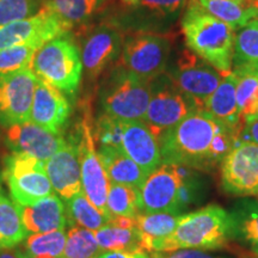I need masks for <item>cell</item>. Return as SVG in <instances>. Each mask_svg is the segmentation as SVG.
I'll use <instances>...</instances> for the list:
<instances>
[{"instance_id":"6da1fadb","label":"cell","mask_w":258,"mask_h":258,"mask_svg":"<svg viewBox=\"0 0 258 258\" xmlns=\"http://www.w3.org/2000/svg\"><path fill=\"white\" fill-rule=\"evenodd\" d=\"M239 135L212 117L196 110L159 139L161 163L188 169L211 170L224 160Z\"/></svg>"},{"instance_id":"7a4b0ae2","label":"cell","mask_w":258,"mask_h":258,"mask_svg":"<svg viewBox=\"0 0 258 258\" xmlns=\"http://www.w3.org/2000/svg\"><path fill=\"white\" fill-rule=\"evenodd\" d=\"M186 46L222 77L232 72L235 29L208 14L198 0L189 3L182 21Z\"/></svg>"},{"instance_id":"3957f363","label":"cell","mask_w":258,"mask_h":258,"mask_svg":"<svg viewBox=\"0 0 258 258\" xmlns=\"http://www.w3.org/2000/svg\"><path fill=\"white\" fill-rule=\"evenodd\" d=\"M233 238L230 213L217 205L182 215L170 237L156 244L152 252L178 249L211 250L224 246Z\"/></svg>"},{"instance_id":"277c9868","label":"cell","mask_w":258,"mask_h":258,"mask_svg":"<svg viewBox=\"0 0 258 258\" xmlns=\"http://www.w3.org/2000/svg\"><path fill=\"white\" fill-rule=\"evenodd\" d=\"M186 169L175 164H160L141 186L140 212L179 214L191 202L195 192Z\"/></svg>"},{"instance_id":"5b68a950","label":"cell","mask_w":258,"mask_h":258,"mask_svg":"<svg viewBox=\"0 0 258 258\" xmlns=\"http://www.w3.org/2000/svg\"><path fill=\"white\" fill-rule=\"evenodd\" d=\"M151 83L116 67L101 92L104 115L122 122L143 121L151 98Z\"/></svg>"},{"instance_id":"8992f818","label":"cell","mask_w":258,"mask_h":258,"mask_svg":"<svg viewBox=\"0 0 258 258\" xmlns=\"http://www.w3.org/2000/svg\"><path fill=\"white\" fill-rule=\"evenodd\" d=\"M31 70L37 78L73 96L79 88L83 61L78 47L66 36L43 44L35 54Z\"/></svg>"},{"instance_id":"52a82bcc","label":"cell","mask_w":258,"mask_h":258,"mask_svg":"<svg viewBox=\"0 0 258 258\" xmlns=\"http://www.w3.org/2000/svg\"><path fill=\"white\" fill-rule=\"evenodd\" d=\"M198 109L164 72L151 83V98L143 122L159 141L171 128Z\"/></svg>"},{"instance_id":"ba28073f","label":"cell","mask_w":258,"mask_h":258,"mask_svg":"<svg viewBox=\"0 0 258 258\" xmlns=\"http://www.w3.org/2000/svg\"><path fill=\"white\" fill-rule=\"evenodd\" d=\"M3 179L17 206L34 205L54 190L44 163L30 154L12 153L6 157Z\"/></svg>"},{"instance_id":"9c48e42d","label":"cell","mask_w":258,"mask_h":258,"mask_svg":"<svg viewBox=\"0 0 258 258\" xmlns=\"http://www.w3.org/2000/svg\"><path fill=\"white\" fill-rule=\"evenodd\" d=\"M169 56L170 42L166 37L141 32L125 40L117 66L152 82L165 72Z\"/></svg>"},{"instance_id":"30bf717a","label":"cell","mask_w":258,"mask_h":258,"mask_svg":"<svg viewBox=\"0 0 258 258\" xmlns=\"http://www.w3.org/2000/svg\"><path fill=\"white\" fill-rule=\"evenodd\" d=\"M71 27L57 15L51 3L46 2L31 17L0 25V50L30 42L46 44L66 36Z\"/></svg>"},{"instance_id":"8fae6325","label":"cell","mask_w":258,"mask_h":258,"mask_svg":"<svg viewBox=\"0 0 258 258\" xmlns=\"http://www.w3.org/2000/svg\"><path fill=\"white\" fill-rule=\"evenodd\" d=\"M169 77L179 91L198 110H203L207 99L221 83L222 76L192 51L185 50Z\"/></svg>"},{"instance_id":"7c38bea8","label":"cell","mask_w":258,"mask_h":258,"mask_svg":"<svg viewBox=\"0 0 258 258\" xmlns=\"http://www.w3.org/2000/svg\"><path fill=\"white\" fill-rule=\"evenodd\" d=\"M222 188L231 195H258V145L239 141L221 161Z\"/></svg>"},{"instance_id":"4fadbf2b","label":"cell","mask_w":258,"mask_h":258,"mask_svg":"<svg viewBox=\"0 0 258 258\" xmlns=\"http://www.w3.org/2000/svg\"><path fill=\"white\" fill-rule=\"evenodd\" d=\"M37 77L31 69L0 74V124L9 128L30 120Z\"/></svg>"},{"instance_id":"5bb4252c","label":"cell","mask_w":258,"mask_h":258,"mask_svg":"<svg viewBox=\"0 0 258 258\" xmlns=\"http://www.w3.org/2000/svg\"><path fill=\"white\" fill-rule=\"evenodd\" d=\"M78 145L83 191L95 207L108 215L106 200H108L110 180L106 176L104 167L97 154L95 137L88 120L82 123Z\"/></svg>"},{"instance_id":"9a60e30c","label":"cell","mask_w":258,"mask_h":258,"mask_svg":"<svg viewBox=\"0 0 258 258\" xmlns=\"http://www.w3.org/2000/svg\"><path fill=\"white\" fill-rule=\"evenodd\" d=\"M51 186L61 199L69 200L83 191L78 139L64 140L62 146L46 163Z\"/></svg>"},{"instance_id":"2e32d148","label":"cell","mask_w":258,"mask_h":258,"mask_svg":"<svg viewBox=\"0 0 258 258\" xmlns=\"http://www.w3.org/2000/svg\"><path fill=\"white\" fill-rule=\"evenodd\" d=\"M6 145L14 153H25L46 161L62 146L64 139L30 120L6 128Z\"/></svg>"},{"instance_id":"e0dca14e","label":"cell","mask_w":258,"mask_h":258,"mask_svg":"<svg viewBox=\"0 0 258 258\" xmlns=\"http://www.w3.org/2000/svg\"><path fill=\"white\" fill-rule=\"evenodd\" d=\"M71 115V105L62 92L37 78L30 121L54 134L62 133Z\"/></svg>"},{"instance_id":"ac0fdd59","label":"cell","mask_w":258,"mask_h":258,"mask_svg":"<svg viewBox=\"0 0 258 258\" xmlns=\"http://www.w3.org/2000/svg\"><path fill=\"white\" fill-rule=\"evenodd\" d=\"M122 37L116 28H97L84 43L82 61L89 78L95 79L120 55Z\"/></svg>"},{"instance_id":"d6986e66","label":"cell","mask_w":258,"mask_h":258,"mask_svg":"<svg viewBox=\"0 0 258 258\" xmlns=\"http://www.w3.org/2000/svg\"><path fill=\"white\" fill-rule=\"evenodd\" d=\"M122 150L148 176L161 164L159 143L143 121L123 122Z\"/></svg>"},{"instance_id":"ffe728a7","label":"cell","mask_w":258,"mask_h":258,"mask_svg":"<svg viewBox=\"0 0 258 258\" xmlns=\"http://www.w3.org/2000/svg\"><path fill=\"white\" fill-rule=\"evenodd\" d=\"M22 222L29 234L46 233L63 230L67 224V213L60 196L55 194L41 199L34 205L18 206Z\"/></svg>"},{"instance_id":"44dd1931","label":"cell","mask_w":258,"mask_h":258,"mask_svg":"<svg viewBox=\"0 0 258 258\" xmlns=\"http://www.w3.org/2000/svg\"><path fill=\"white\" fill-rule=\"evenodd\" d=\"M238 80L233 72L222 77L221 83L207 99L203 110L240 137L241 116L237 101Z\"/></svg>"},{"instance_id":"7402d4cb","label":"cell","mask_w":258,"mask_h":258,"mask_svg":"<svg viewBox=\"0 0 258 258\" xmlns=\"http://www.w3.org/2000/svg\"><path fill=\"white\" fill-rule=\"evenodd\" d=\"M97 154L110 183L141 189L148 175L123 152L122 148L99 146Z\"/></svg>"},{"instance_id":"603a6c76","label":"cell","mask_w":258,"mask_h":258,"mask_svg":"<svg viewBox=\"0 0 258 258\" xmlns=\"http://www.w3.org/2000/svg\"><path fill=\"white\" fill-rule=\"evenodd\" d=\"M182 215L173 213H140L135 217L141 235V249L152 252L156 244L175 232Z\"/></svg>"},{"instance_id":"cb8c5ba5","label":"cell","mask_w":258,"mask_h":258,"mask_svg":"<svg viewBox=\"0 0 258 258\" xmlns=\"http://www.w3.org/2000/svg\"><path fill=\"white\" fill-rule=\"evenodd\" d=\"M208 14L230 24L234 29L243 28L258 18L257 0H198Z\"/></svg>"},{"instance_id":"d4e9b609","label":"cell","mask_w":258,"mask_h":258,"mask_svg":"<svg viewBox=\"0 0 258 258\" xmlns=\"http://www.w3.org/2000/svg\"><path fill=\"white\" fill-rule=\"evenodd\" d=\"M232 69L235 76L258 72V18L240 28L235 35Z\"/></svg>"},{"instance_id":"484cf974","label":"cell","mask_w":258,"mask_h":258,"mask_svg":"<svg viewBox=\"0 0 258 258\" xmlns=\"http://www.w3.org/2000/svg\"><path fill=\"white\" fill-rule=\"evenodd\" d=\"M233 238L249 244L258 253V200L244 199L230 212Z\"/></svg>"},{"instance_id":"4316f807","label":"cell","mask_w":258,"mask_h":258,"mask_svg":"<svg viewBox=\"0 0 258 258\" xmlns=\"http://www.w3.org/2000/svg\"><path fill=\"white\" fill-rule=\"evenodd\" d=\"M66 238L63 230L35 233L28 235L15 249L21 258H60Z\"/></svg>"},{"instance_id":"83f0119b","label":"cell","mask_w":258,"mask_h":258,"mask_svg":"<svg viewBox=\"0 0 258 258\" xmlns=\"http://www.w3.org/2000/svg\"><path fill=\"white\" fill-rule=\"evenodd\" d=\"M28 235L18 206L0 189V247L17 246Z\"/></svg>"},{"instance_id":"f1b7e54d","label":"cell","mask_w":258,"mask_h":258,"mask_svg":"<svg viewBox=\"0 0 258 258\" xmlns=\"http://www.w3.org/2000/svg\"><path fill=\"white\" fill-rule=\"evenodd\" d=\"M67 222L96 232L109 224V217L95 207L84 191L67 200Z\"/></svg>"},{"instance_id":"f546056e","label":"cell","mask_w":258,"mask_h":258,"mask_svg":"<svg viewBox=\"0 0 258 258\" xmlns=\"http://www.w3.org/2000/svg\"><path fill=\"white\" fill-rule=\"evenodd\" d=\"M99 249L104 251H144L141 249V235L137 227L121 228L106 225L95 232Z\"/></svg>"},{"instance_id":"4dcf8cb0","label":"cell","mask_w":258,"mask_h":258,"mask_svg":"<svg viewBox=\"0 0 258 258\" xmlns=\"http://www.w3.org/2000/svg\"><path fill=\"white\" fill-rule=\"evenodd\" d=\"M140 190L133 186L110 183L106 200L108 217L134 218L140 214Z\"/></svg>"},{"instance_id":"1f68e13d","label":"cell","mask_w":258,"mask_h":258,"mask_svg":"<svg viewBox=\"0 0 258 258\" xmlns=\"http://www.w3.org/2000/svg\"><path fill=\"white\" fill-rule=\"evenodd\" d=\"M101 253L95 232L73 226L67 232L66 244L60 258H97Z\"/></svg>"},{"instance_id":"d6a6232c","label":"cell","mask_w":258,"mask_h":258,"mask_svg":"<svg viewBox=\"0 0 258 258\" xmlns=\"http://www.w3.org/2000/svg\"><path fill=\"white\" fill-rule=\"evenodd\" d=\"M238 77L237 101L241 118L245 122L258 118V72Z\"/></svg>"},{"instance_id":"836d02e7","label":"cell","mask_w":258,"mask_h":258,"mask_svg":"<svg viewBox=\"0 0 258 258\" xmlns=\"http://www.w3.org/2000/svg\"><path fill=\"white\" fill-rule=\"evenodd\" d=\"M42 46L38 42H30L0 50V74L31 69L35 54Z\"/></svg>"},{"instance_id":"e575fe53","label":"cell","mask_w":258,"mask_h":258,"mask_svg":"<svg viewBox=\"0 0 258 258\" xmlns=\"http://www.w3.org/2000/svg\"><path fill=\"white\" fill-rule=\"evenodd\" d=\"M50 3L61 18L73 25L91 17L99 0H51Z\"/></svg>"},{"instance_id":"d590c367","label":"cell","mask_w":258,"mask_h":258,"mask_svg":"<svg viewBox=\"0 0 258 258\" xmlns=\"http://www.w3.org/2000/svg\"><path fill=\"white\" fill-rule=\"evenodd\" d=\"M36 0H0V25L37 14Z\"/></svg>"},{"instance_id":"8d00e7d4","label":"cell","mask_w":258,"mask_h":258,"mask_svg":"<svg viewBox=\"0 0 258 258\" xmlns=\"http://www.w3.org/2000/svg\"><path fill=\"white\" fill-rule=\"evenodd\" d=\"M122 132H123V122L103 115L97 122L96 128V137L98 139L99 146L122 148Z\"/></svg>"},{"instance_id":"74e56055","label":"cell","mask_w":258,"mask_h":258,"mask_svg":"<svg viewBox=\"0 0 258 258\" xmlns=\"http://www.w3.org/2000/svg\"><path fill=\"white\" fill-rule=\"evenodd\" d=\"M186 3L188 0H138L137 5L157 14L171 15L179 11Z\"/></svg>"},{"instance_id":"f35d334b","label":"cell","mask_w":258,"mask_h":258,"mask_svg":"<svg viewBox=\"0 0 258 258\" xmlns=\"http://www.w3.org/2000/svg\"><path fill=\"white\" fill-rule=\"evenodd\" d=\"M151 258H215L199 249H178L173 251L152 252Z\"/></svg>"},{"instance_id":"ab89813d","label":"cell","mask_w":258,"mask_h":258,"mask_svg":"<svg viewBox=\"0 0 258 258\" xmlns=\"http://www.w3.org/2000/svg\"><path fill=\"white\" fill-rule=\"evenodd\" d=\"M97 258H151L145 251H104Z\"/></svg>"},{"instance_id":"60d3db41","label":"cell","mask_w":258,"mask_h":258,"mask_svg":"<svg viewBox=\"0 0 258 258\" xmlns=\"http://www.w3.org/2000/svg\"><path fill=\"white\" fill-rule=\"evenodd\" d=\"M240 134L246 139L245 141H251L258 145V118L245 122V127Z\"/></svg>"},{"instance_id":"b9f144b4","label":"cell","mask_w":258,"mask_h":258,"mask_svg":"<svg viewBox=\"0 0 258 258\" xmlns=\"http://www.w3.org/2000/svg\"><path fill=\"white\" fill-rule=\"evenodd\" d=\"M0 258H21L15 247H0Z\"/></svg>"},{"instance_id":"7bdbcfd3","label":"cell","mask_w":258,"mask_h":258,"mask_svg":"<svg viewBox=\"0 0 258 258\" xmlns=\"http://www.w3.org/2000/svg\"><path fill=\"white\" fill-rule=\"evenodd\" d=\"M122 2L124 3H128V4H137L138 0H122Z\"/></svg>"},{"instance_id":"ee69618b","label":"cell","mask_w":258,"mask_h":258,"mask_svg":"<svg viewBox=\"0 0 258 258\" xmlns=\"http://www.w3.org/2000/svg\"><path fill=\"white\" fill-rule=\"evenodd\" d=\"M257 2H258V0H257Z\"/></svg>"}]
</instances>
